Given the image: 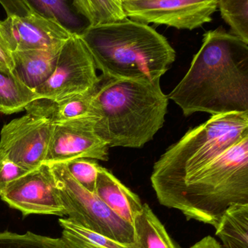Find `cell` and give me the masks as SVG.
<instances>
[{"label":"cell","mask_w":248,"mask_h":248,"mask_svg":"<svg viewBox=\"0 0 248 248\" xmlns=\"http://www.w3.org/2000/svg\"><path fill=\"white\" fill-rule=\"evenodd\" d=\"M168 97L185 117L248 112V45L221 28L204 33L188 72Z\"/></svg>","instance_id":"cell-1"},{"label":"cell","mask_w":248,"mask_h":248,"mask_svg":"<svg viewBox=\"0 0 248 248\" xmlns=\"http://www.w3.org/2000/svg\"><path fill=\"white\" fill-rule=\"evenodd\" d=\"M169 99L160 81L115 79L101 75L88 115L94 131L108 147L140 149L163 127Z\"/></svg>","instance_id":"cell-2"},{"label":"cell","mask_w":248,"mask_h":248,"mask_svg":"<svg viewBox=\"0 0 248 248\" xmlns=\"http://www.w3.org/2000/svg\"><path fill=\"white\" fill-rule=\"evenodd\" d=\"M96 69L115 79L157 82L175 60L167 39L152 27L127 18L79 34Z\"/></svg>","instance_id":"cell-3"},{"label":"cell","mask_w":248,"mask_h":248,"mask_svg":"<svg viewBox=\"0 0 248 248\" xmlns=\"http://www.w3.org/2000/svg\"><path fill=\"white\" fill-rule=\"evenodd\" d=\"M246 136L248 112L211 116L188 130L154 165L150 179L159 202L169 208L188 178Z\"/></svg>","instance_id":"cell-4"},{"label":"cell","mask_w":248,"mask_h":248,"mask_svg":"<svg viewBox=\"0 0 248 248\" xmlns=\"http://www.w3.org/2000/svg\"><path fill=\"white\" fill-rule=\"evenodd\" d=\"M236 204H248V136L188 178L169 208L216 227Z\"/></svg>","instance_id":"cell-5"},{"label":"cell","mask_w":248,"mask_h":248,"mask_svg":"<svg viewBox=\"0 0 248 248\" xmlns=\"http://www.w3.org/2000/svg\"><path fill=\"white\" fill-rule=\"evenodd\" d=\"M49 165L69 220L120 243L136 245L133 226L113 213L95 193L81 186L64 162Z\"/></svg>","instance_id":"cell-6"},{"label":"cell","mask_w":248,"mask_h":248,"mask_svg":"<svg viewBox=\"0 0 248 248\" xmlns=\"http://www.w3.org/2000/svg\"><path fill=\"white\" fill-rule=\"evenodd\" d=\"M0 4L7 14L0 21V34L12 53L63 44L73 34L37 12L28 0H7Z\"/></svg>","instance_id":"cell-7"},{"label":"cell","mask_w":248,"mask_h":248,"mask_svg":"<svg viewBox=\"0 0 248 248\" xmlns=\"http://www.w3.org/2000/svg\"><path fill=\"white\" fill-rule=\"evenodd\" d=\"M99 77L89 50L78 34L62 46L54 72L34 92L43 99L58 101L86 92Z\"/></svg>","instance_id":"cell-8"},{"label":"cell","mask_w":248,"mask_h":248,"mask_svg":"<svg viewBox=\"0 0 248 248\" xmlns=\"http://www.w3.org/2000/svg\"><path fill=\"white\" fill-rule=\"evenodd\" d=\"M54 124L46 117L27 113L4 124L0 132V153L31 171L44 164Z\"/></svg>","instance_id":"cell-9"},{"label":"cell","mask_w":248,"mask_h":248,"mask_svg":"<svg viewBox=\"0 0 248 248\" xmlns=\"http://www.w3.org/2000/svg\"><path fill=\"white\" fill-rule=\"evenodd\" d=\"M123 8L136 22L192 31L211 22L217 0H123Z\"/></svg>","instance_id":"cell-10"},{"label":"cell","mask_w":248,"mask_h":248,"mask_svg":"<svg viewBox=\"0 0 248 248\" xmlns=\"http://www.w3.org/2000/svg\"><path fill=\"white\" fill-rule=\"evenodd\" d=\"M2 201L23 216L66 215L50 165L43 164L13 181L0 194Z\"/></svg>","instance_id":"cell-11"},{"label":"cell","mask_w":248,"mask_h":248,"mask_svg":"<svg viewBox=\"0 0 248 248\" xmlns=\"http://www.w3.org/2000/svg\"><path fill=\"white\" fill-rule=\"evenodd\" d=\"M95 118L86 115L54 124L44 164L66 162L73 159L108 161V145L94 131Z\"/></svg>","instance_id":"cell-12"},{"label":"cell","mask_w":248,"mask_h":248,"mask_svg":"<svg viewBox=\"0 0 248 248\" xmlns=\"http://www.w3.org/2000/svg\"><path fill=\"white\" fill-rule=\"evenodd\" d=\"M63 44L45 49L13 52L14 74L27 88L34 91L51 76Z\"/></svg>","instance_id":"cell-13"},{"label":"cell","mask_w":248,"mask_h":248,"mask_svg":"<svg viewBox=\"0 0 248 248\" xmlns=\"http://www.w3.org/2000/svg\"><path fill=\"white\" fill-rule=\"evenodd\" d=\"M95 194L113 213L132 226L143 207L139 195L103 167L98 172Z\"/></svg>","instance_id":"cell-14"},{"label":"cell","mask_w":248,"mask_h":248,"mask_svg":"<svg viewBox=\"0 0 248 248\" xmlns=\"http://www.w3.org/2000/svg\"><path fill=\"white\" fill-rule=\"evenodd\" d=\"M94 87L95 85L86 92L61 101H49L43 98L36 100L25 110L27 113L48 119L53 124L88 115L93 97Z\"/></svg>","instance_id":"cell-15"},{"label":"cell","mask_w":248,"mask_h":248,"mask_svg":"<svg viewBox=\"0 0 248 248\" xmlns=\"http://www.w3.org/2000/svg\"><path fill=\"white\" fill-rule=\"evenodd\" d=\"M215 229L223 248H248V204L229 207Z\"/></svg>","instance_id":"cell-16"},{"label":"cell","mask_w":248,"mask_h":248,"mask_svg":"<svg viewBox=\"0 0 248 248\" xmlns=\"http://www.w3.org/2000/svg\"><path fill=\"white\" fill-rule=\"evenodd\" d=\"M133 227L139 248H178L147 203L135 217Z\"/></svg>","instance_id":"cell-17"},{"label":"cell","mask_w":248,"mask_h":248,"mask_svg":"<svg viewBox=\"0 0 248 248\" xmlns=\"http://www.w3.org/2000/svg\"><path fill=\"white\" fill-rule=\"evenodd\" d=\"M72 7L88 21V27H103L127 20L123 0H75Z\"/></svg>","instance_id":"cell-18"},{"label":"cell","mask_w":248,"mask_h":248,"mask_svg":"<svg viewBox=\"0 0 248 248\" xmlns=\"http://www.w3.org/2000/svg\"><path fill=\"white\" fill-rule=\"evenodd\" d=\"M41 99L40 95L27 88L14 74L0 71V113L9 114L21 112L33 101Z\"/></svg>","instance_id":"cell-19"},{"label":"cell","mask_w":248,"mask_h":248,"mask_svg":"<svg viewBox=\"0 0 248 248\" xmlns=\"http://www.w3.org/2000/svg\"><path fill=\"white\" fill-rule=\"evenodd\" d=\"M217 8L230 34L248 45V0H217Z\"/></svg>","instance_id":"cell-20"},{"label":"cell","mask_w":248,"mask_h":248,"mask_svg":"<svg viewBox=\"0 0 248 248\" xmlns=\"http://www.w3.org/2000/svg\"><path fill=\"white\" fill-rule=\"evenodd\" d=\"M0 248H69L63 239L31 232L25 233L0 232Z\"/></svg>","instance_id":"cell-21"},{"label":"cell","mask_w":248,"mask_h":248,"mask_svg":"<svg viewBox=\"0 0 248 248\" xmlns=\"http://www.w3.org/2000/svg\"><path fill=\"white\" fill-rule=\"evenodd\" d=\"M30 5L41 15L48 19L57 22L66 30L71 31V27L77 25V14L71 2L66 0H28Z\"/></svg>","instance_id":"cell-22"},{"label":"cell","mask_w":248,"mask_h":248,"mask_svg":"<svg viewBox=\"0 0 248 248\" xmlns=\"http://www.w3.org/2000/svg\"><path fill=\"white\" fill-rule=\"evenodd\" d=\"M64 163L68 172L81 186L89 192L95 193L97 178L101 167L96 161L81 158Z\"/></svg>","instance_id":"cell-23"},{"label":"cell","mask_w":248,"mask_h":248,"mask_svg":"<svg viewBox=\"0 0 248 248\" xmlns=\"http://www.w3.org/2000/svg\"><path fill=\"white\" fill-rule=\"evenodd\" d=\"M59 224L62 232L70 233L85 242H89L97 246L105 248H139L137 245H126L112 240L99 233L88 230L79 225L76 224L68 218H60Z\"/></svg>","instance_id":"cell-24"},{"label":"cell","mask_w":248,"mask_h":248,"mask_svg":"<svg viewBox=\"0 0 248 248\" xmlns=\"http://www.w3.org/2000/svg\"><path fill=\"white\" fill-rule=\"evenodd\" d=\"M29 172L30 170L16 165L0 153V194L11 183Z\"/></svg>","instance_id":"cell-25"},{"label":"cell","mask_w":248,"mask_h":248,"mask_svg":"<svg viewBox=\"0 0 248 248\" xmlns=\"http://www.w3.org/2000/svg\"><path fill=\"white\" fill-rule=\"evenodd\" d=\"M14 64L12 51L0 34V71L5 73L14 74Z\"/></svg>","instance_id":"cell-26"},{"label":"cell","mask_w":248,"mask_h":248,"mask_svg":"<svg viewBox=\"0 0 248 248\" xmlns=\"http://www.w3.org/2000/svg\"><path fill=\"white\" fill-rule=\"evenodd\" d=\"M62 238L69 248H105L85 242L82 239H79V238L64 232H62Z\"/></svg>","instance_id":"cell-27"},{"label":"cell","mask_w":248,"mask_h":248,"mask_svg":"<svg viewBox=\"0 0 248 248\" xmlns=\"http://www.w3.org/2000/svg\"><path fill=\"white\" fill-rule=\"evenodd\" d=\"M189 248H223V247L213 236H207L196 242Z\"/></svg>","instance_id":"cell-28"}]
</instances>
